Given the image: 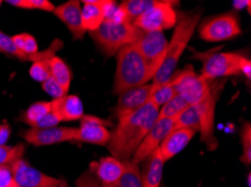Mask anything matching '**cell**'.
<instances>
[{"label": "cell", "instance_id": "cell-40", "mask_svg": "<svg viewBox=\"0 0 251 187\" xmlns=\"http://www.w3.org/2000/svg\"><path fill=\"white\" fill-rule=\"evenodd\" d=\"M10 135V127L8 125H0V146H3Z\"/></svg>", "mask_w": 251, "mask_h": 187}, {"label": "cell", "instance_id": "cell-39", "mask_svg": "<svg viewBox=\"0 0 251 187\" xmlns=\"http://www.w3.org/2000/svg\"><path fill=\"white\" fill-rule=\"evenodd\" d=\"M240 74H243L247 79H251V61L248 57L242 56L240 61Z\"/></svg>", "mask_w": 251, "mask_h": 187}, {"label": "cell", "instance_id": "cell-26", "mask_svg": "<svg viewBox=\"0 0 251 187\" xmlns=\"http://www.w3.org/2000/svg\"><path fill=\"white\" fill-rule=\"evenodd\" d=\"M174 129H191L195 132L200 130V120L196 108L194 104L188 105L175 119Z\"/></svg>", "mask_w": 251, "mask_h": 187}, {"label": "cell", "instance_id": "cell-29", "mask_svg": "<svg viewBox=\"0 0 251 187\" xmlns=\"http://www.w3.org/2000/svg\"><path fill=\"white\" fill-rule=\"evenodd\" d=\"M13 41L16 47L20 49L21 52L24 53L28 56L29 62H33L34 61V55L36 53H39V44L35 40V37L30 35L27 33L23 34H17L13 37Z\"/></svg>", "mask_w": 251, "mask_h": 187}, {"label": "cell", "instance_id": "cell-13", "mask_svg": "<svg viewBox=\"0 0 251 187\" xmlns=\"http://www.w3.org/2000/svg\"><path fill=\"white\" fill-rule=\"evenodd\" d=\"M175 119H176V117L167 118V119H158L155 121V124L152 125L149 132L147 133L143 140L141 141L140 146L131 158L133 163H142L148 156H150L152 152L160 147L163 139L174 129Z\"/></svg>", "mask_w": 251, "mask_h": 187}, {"label": "cell", "instance_id": "cell-28", "mask_svg": "<svg viewBox=\"0 0 251 187\" xmlns=\"http://www.w3.org/2000/svg\"><path fill=\"white\" fill-rule=\"evenodd\" d=\"M188 102L181 97L180 94L174 95L170 100L165 103L160 109H159L158 119H167V118H175L180 112L187 108Z\"/></svg>", "mask_w": 251, "mask_h": 187}, {"label": "cell", "instance_id": "cell-3", "mask_svg": "<svg viewBox=\"0 0 251 187\" xmlns=\"http://www.w3.org/2000/svg\"><path fill=\"white\" fill-rule=\"evenodd\" d=\"M152 79L153 74L134 44L126 45L117 52L114 93L120 95L133 87L148 84Z\"/></svg>", "mask_w": 251, "mask_h": 187}, {"label": "cell", "instance_id": "cell-1", "mask_svg": "<svg viewBox=\"0 0 251 187\" xmlns=\"http://www.w3.org/2000/svg\"><path fill=\"white\" fill-rule=\"evenodd\" d=\"M159 109L158 105L149 101L142 108L120 118L106 146L112 157L121 162L133 157L141 141L158 120Z\"/></svg>", "mask_w": 251, "mask_h": 187}, {"label": "cell", "instance_id": "cell-22", "mask_svg": "<svg viewBox=\"0 0 251 187\" xmlns=\"http://www.w3.org/2000/svg\"><path fill=\"white\" fill-rule=\"evenodd\" d=\"M179 78L180 71L175 72L168 81L157 87V89H153V94H152L150 101L153 102L155 105L159 106V108H161V106L165 104V103L168 102L174 95H176L175 86H176L177 82L179 81Z\"/></svg>", "mask_w": 251, "mask_h": 187}, {"label": "cell", "instance_id": "cell-10", "mask_svg": "<svg viewBox=\"0 0 251 187\" xmlns=\"http://www.w3.org/2000/svg\"><path fill=\"white\" fill-rule=\"evenodd\" d=\"M211 80L203 75H197L192 65H187L180 71L179 81L175 86L176 94H180L188 104H196L203 100L212 84Z\"/></svg>", "mask_w": 251, "mask_h": 187}, {"label": "cell", "instance_id": "cell-44", "mask_svg": "<svg viewBox=\"0 0 251 187\" xmlns=\"http://www.w3.org/2000/svg\"><path fill=\"white\" fill-rule=\"evenodd\" d=\"M1 5H2V1H1V0H0V7H1Z\"/></svg>", "mask_w": 251, "mask_h": 187}, {"label": "cell", "instance_id": "cell-21", "mask_svg": "<svg viewBox=\"0 0 251 187\" xmlns=\"http://www.w3.org/2000/svg\"><path fill=\"white\" fill-rule=\"evenodd\" d=\"M51 105L52 111H54L61 121L80 120L85 116L83 104L77 95L67 94L62 98L53 99Z\"/></svg>", "mask_w": 251, "mask_h": 187}, {"label": "cell", "instance_id": "cell-17", "mask_svg": "<svg viewBox=\"0 0 251 187\" xmlns=\"http://www.w3.org/2000/svg\"><path fill=\"white\" fill-rule=\"evenodd\" d=\"M53 14L69 29L74 40L78 41L85 36L86 30L82 27L81 5L78 0H70L55 7Z\"/></svg>", "mask_w": 251, "mask_h": 187}, {"label": "cell", "instance_id": "cell-8", "mask_svg": "<svg viewBox=\"0 0 251 187\" xmlns=\"http://www.w3.org/2000/svg\"><path fill=\"white\" fill-rule=\"evenodd\" d=\"M134 46L138 48L140 54L146 61L153 76L161 67L163 60L166 57L168 41L162 32H142L140 37L136 40Z\"/></svg>", "mask_w": 251, "mask_h": 187}, {"label": "cell", "instance_id": "cell-4", "mask_svg": "<svg viewBox=\"0 0 251 187\" xmlns=\"http://www.w3.org/2000/svg\"><path fill=\"white\" fill-rule=\"evenodd\" d=\"M90 37L106 56H114L122 47L138 40L142 30L136 28L132 22H109L104 21L100 28L90 32Z\"/></svg>", "mask_w": 251, "mask_h": 187}, {"label": "cell", "instance_id": "cell-30", "mask_svg": "<svg viewBox=\"0 0 251 187\" xmlns=\"http://www.w3.org/2000/svg\"><path fill=\"white\" fill-rule=\"evenodd\" d=\"M25 152V146L23 144L16 146H0V166H10L18 159H22Z\"/></svg>", "mask_w": 251, "mask_h": 187}, {"label": "cell", "instance_id": "cell-34", "mask_svg": "<svg viewBox=\"0 0 251 187\" xmlns=\"http://www.w3.org/2000/svg\"><path fill=\"white\" fill-rule=\"evenodd\" d=\"M42 87H43L45 92H47L49 95H51L53 99L62 98L64 95L68 94L67 91L64 90L54 79L51 78V76L47 80V81L42 83Z\"/></svg>", "mask_w": 251, "mask_h": 187}, {"label": "cell", "instance_id": "cell-43", "mask_svg": "<svg viewBox=\"0 0 251 187\" xmlns=\"http://www.w3.org/2000/svg\"><path fill=\"white\" fill-rule=\"evenodd\" d=\"M9 187H20V186H18V185L16 184V183H15V182H14V183H13V184H11V185H10Z\"/></svg>", "mask_w": 251, "mask_h": 187}, {"label": "cell", "instance_id": "cell-9", "mask_svg": "<svg viewBox=\"0 0 251 187\" xmlns=\"http://www.w3.org/2000/svg\"><path fill=\"white\" fill-rule=\"evenodd\" d=\"M242 56L243 55L234 52L210 54L204 59L201 75L211 81L232 75H239Z\"/></svg>", "mask_w": 251, "mask_h": 187}, {"label": "cell", "instance_id": "cell-38", "mask_svg": "<svg viewBox=\"0 0 251 187\" xmlns=\"http://www.w3.org/2000/svg\"><path fill=\"white\" fill-rule=\"evenodd\" d=\"M29 7L30 9L44 10L49 13H53L55 9V6L49 0H29Z\"/></svg>", "mask_w": 251, "mask_h": 187}, {"label": "cell", "instance_id": "cell-16", "mask_svg": "<svg viewBox=\"0 0 251 187\" xmlns=\"http://www.w3.org/2000/svg\"><path fill=\"white\" fill-rule=\"evenodd\" d=\"M82 3V27L89 33L100 28L107 14L117 5L116 1H109V0H83Z\"/></svg>", "mask_w": 251, "mask_h": 187}, {"label": "cell", "instance_id": "cell-36", "mask_svg": "<svg viewBox=\"0 0 251 187\" xmlns=\"http://www.w3.org/2000/svg\"><path fill=\"white\" fill-rule=\"evenodd\" d=\"M59 122H61L60 118L56 116L54 111H52L51 109V111L49 112L47 116H45L43 119L36 125V127L34 128H53V127H56V125H58Z\"/></svg>", "mask_w": 251, "mask_h": 187}, {"label": "cell", "instance_id": "cell-2", "mask_svg": "<svg viewBox=\"0 0 251 187\" xmlns=\"http://www.w3.org/2000/svg\"><path fill=\"white\" fill-rule=\"evenodd\" d=\"M201 21V13H182L177 18V24L175 26V30L170 42H168V48H167L166 57L163 60L161 67L159 68L157 73L153 76L152 86L157 89L163 83H166L173 76L176 70V66L179 59L187 48L189 41L193 37L194 33L197 28V25Z\"/></svg>", "mask_w": 251, "mask_h": 187}, {"label": "cell", "instance_id": "cell-41", "mask_svg": "<svg viewBox=\"0 0 251 187\" xmlns=\"http://www.w3.org/2000/svg\"><path fill=\"white\" fill-rule=\"evenodd\" d=\"M7 3H9V5H11V6L18 7V8L30 9L29 0H8Z\"/></svg>", "mask_w": 251, "mask_h": 187}, {"label": "cell", "instance_id": "cell-6", "mask_svg": "<svg viewBox=\"0 0 251 187\" xmlns=\"http://www.w3.org/2000/svg\"><path fill=\"white\" fill-rule=\"evenodd\" d=\"M175 3H177V1L158 0L154 6L136 17L132 24L146 33H163V30L174 28L177 24L178 18L177 11L174 8Z\"/></svg>", "mask_w": 251, "mask_h": 187}, {"label": "cell", "instance_id": "cell-42", "mask_svg": "<svg viewBox=\"0 0 251 187\" xmlns=\"http://www.w3.org/2000/svg\"><path fill=\"white\" fill-rule=\"evenodd\" d=\"M249 3H251L250 0H235L233 1V7L235 10H241L248 7Z\"/></svg>", "mask_w": 251, "mask_h": 187}, {"label": "cell", "instance_id": "cell-35", "mask_svg": "<svg viewBox=\"0 0 251 187\" xmlns=\"http://www.w3.org/2000/svg\"><path fill=\"white\" fill-rule=\"evenodd\" d=\"M75 187H102L100 179L90 169L86 170L75 181Z\"/></svg>", "mask_w": 251, "mask_h": 187}, {"label": "cell", "instance_id": "cell-23", "mask_svg": "<svg viewBox=\"0 0 251 187\" xmlns=\"http://www.w3.org/2000/svg\"><path fill=\"white\" fill-rule=\"evenodd\" d=\"M50 67L51 78L54 79L67 92H69L72 80V73L69 66L64 63V61L55 55L50 60Z\"/></svg>", "mask_w": 251, "mask_h": 187}, {"label": "cell", "instance_id": "cell-5", "mask_svg": "<svg viewBox=\"0 0 251 187\" xmlns=\"http://www.w3.org/2000/svg\"><path fill=\"white\" fill-rule=\"evenodd\" d=\"M224 84H226L224 79L214 80L203 100L194 104L196 108L197 114H199V132L201 135V140L206 145L208 150H214L219 146V141L215 138L214 135L215 109L220 95H221V92L223 91Z\"/></svg>", "mask_w": 251, "mask_h": 187}, {"label": "cell", "instance_id": "cell-27", "mask_svg": "<svg viewBox=\"0 0 251 187\" xmlns=\"http://www.w3.org/2000/svg\"><path fill=\"white\" fill-rule=\"evenodd\" d=\"M51 101H40L33 103L23 116V121L30 127H36V125L51 111Z\"/></svg>", "mask_w": 251, "mask_h": 187}, {"label": "cell", "instance_id": "cell-12", "mask_svg": "<svg viewBox=\"0 0 251 187\" xmlns=\"http://www.w3.org/2000/svg\"><path fill=\"white\" fill-rule=\"evenodd\" d=\"M108 125H113L111 121L94 116H83L80 119V127L75 128V140L98 146H107L111 138V131L107 129Z\"/></svg>", "mask_w": 251, "mask_h": 187}, {"label": "cell", "instance_id": "cell-11", "mask_svg": "<svg viewBox=\"0 0 251 187\" xmlns=\"http://www.w3.org/2000/svg\"><path fill=\"white\" fill-rule=\"evenodd\" d=\"M10 169L15 183L20 187H61L63 185L61 179L42 173L23 158L11 164Z\"/></svg>", "mask_w": 251, "mask_h": 187}, {"label": "cell", "instance_id": "cell-31", "mask_svg": "<svg viewBox=\"0 0 251 187\" xmlns=\"http://www.w3.org/2000/svg\"><path fill=\"white\" fill-rule=\"evenodd\" d=\"M0 52L6 53L8 55H13L18 60L24 61V62H29L28 56L16 47V45H15L13 41V37L6 35L2 32H0Z\"/></svg>", "mask_w": 251, "mask_h": 187}, {"label": "cell", "instance_id": "cell-37", "mask_svg": "<svg viewBox=\"0 0 251 187\" xmlns=\"http://www.w3.org/2000/svg\"><path fill=\"white\" fill-rule=\"evenodd\" d=\"M14 182L10 166H0V187H9Z\"/></svg>", "mask_w": 251, "mask_h": 187}, {"label": "cell", "instance_id": "cell-15", "mask_svg": "<svg viewBox=\"0 0 251 187\" xmlns=\"http://www.w3.org/2000/svg\"><path fill=\"white\" fill-rule=\"evenodd\" d=\"M153 94V86L152 84H144L138 87H133L120 94L119 101L114 109V114L117 119L126 116L150 101Z\"/></svg>", "mask_w": 251, "mask_h": 187}, {"label": "cell", "instance_id": "cell-19", "mask_svg": "<svg viewBox=\"0 0 251 187\" xmlns=\"http://www.w3.org/2000/svg\"><path fill=\"white\" fill-rule=\"evenodd\" d=\"M195 135L196 132L191 129H173L159 147L163 162H168L184 150Z\"/></svg>", "mask_w": 251, "mask_h": 187}, {"label": "cell", "instance_id": "cell-14", "mask_svg": "<svg viewBox=\"0 0 251 187\" xmlns=\"http://www.w3.org/2000/svg\"><path fill=\"white\" fill-rule=\"evenodd\" d=\"M75 128H30L24 132V138L33 146L42 147L75 140Z\"/></svg>", "mask_w": 251, "mask_h": 187}, {"label": "cell", "instance_id": "cell-18", "mask_svg": "<svg viewBox=\"0 0 251 187\" xmlns=\"http://www.w3.org/2000/svg\"><path fill=\"white\" fill-rule=\"evenodd\" d=\"M102 186H113L120 181L125 169V162L109 157L100 158L98 162L90 164V168Z\"/></svg>", "mask_w": 251, "mask_h": 187}, {"label": "cell", "instance_id": "cell-7", "mask_svg": "<svg viewBox=\"0 0 251 187\" xmlns=\"http://www.w3.org/2000/svg\"><path fill=\"white\" fill-rule=\"evenodd\" d=\"M200 36L205 42H222L237 37L241 34L238 14L226 13L205 19L200 26Z\"/></svg>", "mask_w": 251, "mask_h": 187}, {"label": "cell", "instance_id": "cell-33", "mask_svg": "<svg viewBox=\"0 0 251 187\" xmlns=\"http://www.w3.org/2000/svg\"><path fill=\"white\" fill-rule=\"evenodd\" d=\"M50 60H43L34 62L29 68L30 78L41 83L47 81V80L51 76Z\"/></svg>", "mask_w": 251, "mask_h": 187}, {"label": "cell", "instance_id": "cell-32", "mask_svg": "<svg viewBox=\"0 0 251 187\" xmlns=\"http://www.w3.org/2000/svg\"><path fill=\"white\" fill-rule=\"evenodd\" d=\"M241 144H242V155L241 163L245 165L251 164V124L248 121L243 122L241 129Z\"/></svg>", "mask_w": 251, "mask_h": 187}, {"label": "cell", "instance_id": "cell-20", "mask_svg": "<svg viewBox=\"0 0 251 187\" xmlns=\"http://www.w3.org/2000/svg\"><path fill=\"white\" fill-rule=\"evenodd\" d=\"M140 168L142 187H160L165 162L161 157L159 148L143 160Z\"/></svg>", "mask_w": 251, "mask_h": 187}, {"label": "cell", "instance_id": "cell-25", "mask_svg": "<svg viewBox=\"0 0 251 187\" xmlns=\"http://www.w3.org/2000/svg\"><path fill=\"white\" fill-rule=\"evenodd\" d=\"M114 187H142L139 164L133 163L131 159L126 160L124 173Z\"/></svg>", "mask_w": 251, "mask_h": 187}, {"label": "cell", "instance_id": "cell-24", "mask_svg": "<svg viewBox=\"0 0 251 187\" xmlns=\"http://www.w3.org/2000/svg\"><path fill=\"white\" fill-rule=\"evenodd\" d=\"M158 0H125L120 5L122 10L124 11L128 22H132L136 17L142 15L144 11L150 9L154 6Z\"/></svg>", "mask_w": 251, "mask_h": 187}]
</instances>
